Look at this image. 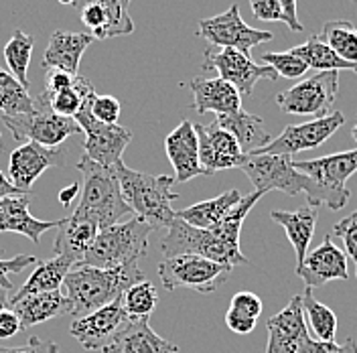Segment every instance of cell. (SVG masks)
I'll use <instances>...</instances> for the list:
<instances>
[{
	"label": "cell",
	"instance_id": "52",
	"mask_svg": "<svg viewBox=\"0 0 357 353\" xmlns=\"http://www.w3.org/2000/svg\"><path fill=\"white\" fill-rule=\"evenodd\" d=\"M77 193H79V183H73V185L66 187V189L59 193V201H61V205H63V207H69V203L75 199Z\"/></svg>",
	"mask_w": 357,
	"mask_h": 353
},
{
	"label": "cell",
	"instance_id": "11",
	"mask_svg": "<svg viewBox=\"0 0 357 353\" xmlns=\"http://www.w3.org/2000/svg\"><path fill=\"white\" fill-rule=\"evenodd\" d=\"M199 33L203 39H207L211 47H220V49H238L245 55H250V51L256 45L268 43L274 39V35L270 31L262 29H254L242 19L240 15V6L234 2L225 13L218 17H209V19H201Z\"/></svg>",
	"mask_w": 357,
	"mask_h": 353
},
{
	"label": "cell",
	"instance_id": "9",
	"mask_svg": "<svg viewBox=\"0 0 357 353\" xmlns=\"http://www.w3.org/2000/svg\"><path fill=\"white\" fill-rule=\"evenodd\" d=\"M292 167L311 176L323 191L325 205L333 211H339L351 197L347 189V179L357 173V149L311 160H292Z\"/></svg>",
	"mask_w": 357,
	"mask_h": 353
},
{
	"label": "cell",
	"instance_id": "16",
	"mask_svg": "<svg viewBox=\"0 0 357 353\" xmlns=\"http://www.w3.org/2000/svg\"><path fill=\"white\" fill-rule=\"evenodd\" d=\"M128 323H130V317L124 310L122 299H118L102 309L93 310L84 317H77L71 323L69 333H71V337H75L79 341V345L84 350L102 352L104 347L110 345L118 337V333L122 331Z\"/></svg>",
	"mask_w": 357,
	"mask_h": 353
},
{
	"label": "cell",
	"instance_id": "55",
	"mask_svg": "<svg viewBox=\"0 0 357 353\" xmlns=\"http://www.w3.org/2000/svg\"><path fill=\"white\" fill-rule=\"evenodd\" d=\"M59 4H66V6H71L73 4V0H57Z\"/></svg>",
	"mask_w": 357,
	"mask_h": 353
},
{
	"label": "cell",
	"instance_id": "27",
	"mask_svg": "<svg viewBox=\"0 0 357 353\" xmlns=\"http://www.w3.org/2000/svg\"><path fill=\"white\" fill-rule=\"evenodd\" d=\"M57 230L59 232L53 242L55 256H69L75 264H82L84 256L88 254V250L100 232V227L93 221L86 220L77 213L63 218Z\"/></svg>",
	"mask_w": 357,
	"mask_h": 353
},
{
	"label": "cell",
	"instance_id": "10",
	"mask_svg": "<svg viewBox=\"0 0 357 353\" xmlns=\"http://www.w3.org/2000/svg\"><path fill=\"white\" fill-rule=\"evenodd\" d=\"M339 96V71H319L276 96L278 108L290 116L325 118L335 112Z\"/></svg>",
	"mask_w": 357,
	"mask_h": 353
},
{
	"label": "cell",
	"instance_id": "45",
	"mask_svg": "<svg viewBox=\"0 0 357 353\" xmlns=\"http://www.w3.org/2000/svg\"><path fill=\"white\" fill-rule=\"evenodd\" d=\"M37 264V258L35 256H15V258H8V260H2L0 258V285L6 287L8 290H13V283L8 280L10 274H21L26 266Z\"/></svg>",
	"mask_w": 357,
	"mask_h": 353
},
{
	"label": "cell",
	"instance_id": "33",
	"mask_svg": "<svg viewBox=\"0 0 357 353\" xmlns=\"http://www.w3.org/2000/svg\"><path fill=\"white\" fill-rule=\"evenodd\" d=\"M319 39L329 45L343 61L357 67V27L354 22L345 19L327 21L319 33Z\"/></svg>",
	"mask_w": 357,
	"mask_h": 353
},
{
	"label": "cell",
	"instance_id": "30",
	"mask_svg": "<svg viewBox=\"0 0 357 353\" xmlns=\"http://www.w3.org/2000/svg\"><path fill=\"white\" fill-rule=\"evenodd\" d=\"M242 197L244 195L238 189H229L218 197L207 199V201H201L195 205H189L181 211H175V218L193 225V227H199V230H211L242 201Z\"/></svg>",
	"mask_w": 357,
	"mask_h": 353
},
{
	"label": "cell",
	"instance_id": "14",
	"mask_svg": "<svg viewBox=\"0 0 357 353\" xmlns=\"http://www.w3.org/2000/svg\"><path fill=\"white\" fill-rule=\"evenodd\" d=\"M345 122V116L335 110L325 118H314L305 124H290L276 138H272L266 147L254 151L252 155H284L292 156L303 151L319 149L327 142Z\"/></svg>",
	"mask_w": 357,
	"mask_h": 353
},
{
	"label": "cell",
	"instance_id": "22",
	"mask_svg": "<svg viewBox=\"0 0 357 353\" xmlns=\"http://www.w3.org/2000/svg\"><path fill=\"white\" fill-rule=\"evenodd\" d=\"M185 88L193 91L191 108L199 114L215 112L218 116L242 110L240 91L222 77H195Z\"/></svg>",
	"mask_w": 357,
	"mask_h": 353
},
{
	"label": "cell",
	"instance_id": "37",
	"mask_svg": "<svg viewBox=\"0 0 357 353\" xmlns=\"http://www.w3.org/2000/svg\"><path fill=\"white\" fill-rule=\"evenodd\" d=\"M93 89V86L89 84V80L86 77H77L75 84L71 88L63 89V91H57V93H45V100H47V106L49 110L57 116H63V118H75L77 112L82 110L88 93Z\"/></svg>",
	"mask_w": 357,
	"mask_h": 353
},
{
	"label": "cell",
	"instance_id": "51",
	"mask_svg": "<svg viewBox=\"0 0 357 353\" xmlns=\"http://www.w3.org/2000/svg\"><path fill=\"white\" fill-rule=\"evenodd\" d=\"M15 195H24V193H21V191H19V189L8 181V176L0 171V199L15 197Z\"/></svg>",
	"mask_w": 357,
	"mask_h": 353
},
{
	"label": "cell",
	"instance_id": "15",
	"mask_svg": "<svg viewBox=\"0 0 357 353\" xmlns=\"http://www.w3.org/2000/svg\"><path fill=\"white\" fill-rule=\"evenodd\" d=\"M132 0H73L82 22L96 41L132 35L134 21L128 13Z\"/></svg>",
	"mask_w": 357,
	"mask_h": 353
},
{
	"label": "cell",
	"instance_id": "18",
	"mask_svg": "<svg viewBox=\"0 0 357 353\" xmlns=\"http://www.w3.org/2000/svg\"><path fill=\"white\" fill-rule=\"evenodd\" d=\"M195 133L199 140V163L205 175H213L225 169H240L245 155L242 153L238 140L218 126V122L209 126L195 124Z\"/></svg>",
	"mask_w": 357,
	"mask_h": 353
},
{
	"label": "cell",
	"instance_id": "4",
	"mask_svg": "<svg viewBox=\"0 0 357 353\" xmlns=\"http://www.w3.org/2000/svg\"><path fill=\"white\" fill-rule=\"evenodd\" d=\"M240 169L254 185V191H260L264 195L268 191H282L292 197L305 193L311 207H319L325 203L321 187L311 176L292 167V156L245 155Z\"/></svg>",
	"mask_w": 357,
	"mask_h": 353
},
{
	"label": "cell",
	"instance_id": "53",
	"mask_svg": "<svg viewBox=\"0 0 357 353\" xmlns=\"http://www.w3.org/2000/svg\"><path fill=\"white\" fill-rule=\"evenodd\" d=\"M10 296H13V290L0 285V310L10 309Z\"/></svg>",
	"mask_w": 357,
	"mask_h": 353
},
{
	"label": "cell",
	"instance_id": "19",
	"mask_svg": "<svg viewBox=\"0 0 357 353\" xmlns=\"http://www.w3.org/2000/svg\"><path fill=\"white\" fill-rule=\"evenodd\" d=\"M266 353H298L301 343L309 337L303 296L294 294L290 303L266 321Z\"/></svg>",
	"mask_w": 357,
	"mask_h": 353
},
{
	"label": "cell",
	"instance_id": "3",
	"mask_svg": "<svg viewBox=\"0 0 357 353\" xmlns=\"http://www.w3.org/2000/svg\"><path fill=\"white\" fill-rule=\"evenodd\" d=\"M75 169H79L84 175V189H82L79 205L75 207L73 213L93 221L100 230L120 223L122 218L132 213V209L122 197L118 179L114 175L112 167L98 165L82 156Z\"/></svg>",
	"mask_w": 357,
	"mask_h": 353
},
{
	"label": "cell",
	"instance_id": "47",
	"mask_svg": "<svg viewBox=\"0 0 357 353\" xmlns=\"http://www.w3.org/2000/svg\"><path fill=\"white\" fill-rule=\"evenodd\" d=\"M79 75H71L61 69H45V93H57L71 88Z\"/></svg>",
	"mask_w": 357,
	"mask_h": 353
},
{
	"label": "cell",
	"instance_id": "6",
	"mask_svg": "<svg viewBox=\"0 0 357 353\" xmlns=\"http://www.w3.org/2000/svg\"><path fill=\"white\" fill-rule=\"evenodd\" d=\"M158 248L165 258L193 254L229 268L238 264H250V260L242 254V248L225 242L215 234V230H199L178 218H175L169 225L167 234L158 242Z\"/></svg>",
	"mask_w": 357,
	"mask_h": 353
},
{
	"label": "cell",
	"instance_id": "32",
	"mask_svg": "<svg viewBox=\"0 0 357 353\" xmlns=\"http://www.w3.org/2000/svg\"><path fill=\"white\" fill-rule=\"evenodd\" d=\"M292 55L305 61V66L314 71H341V69H351L357 73V67L343 61L333 49L319 39V35H311L305 43L296 45L290 49Z\"/></svg>",
	"mask_w": 357,
	"mask_h": 353
},
{
	"label": "cell",
	"instance_id": "35",
	"mask_svg": "<svg viewBox=\"0 0 357 353\" xmlns=\"http://www.w3.org/2000/svg\"><path fill=\"white\" fill-rule=\"evenodd\" d=\"M35 47V37L22 31H13L8 43L4 45V61L8 66V73H13L24 88H29V63Z\"/></svg>",
	"mask_w": 357,
	"mask_h": 353
},
{
	"label": "cell",
	"instance_id": "42",
	"mask_svg": "<svg viewBox=\"0 0 357 353\" xmlns=\"http://www.w3.org/2000/svg\"><path fill=\"white\" fill-rule=\"evenodd\" d=\"M298 353H357L356 339H345L343 343L337 341H317L311 335L301 343Z\"/></svg>",
	"mask_w": 357,
	"mask_h": 353
},
{
	"label": "cell",
	"instance_id": "49",
	"mask_svg": "<svg viewBox=\"0 0 357 353\" xmlns=\"http://www.w3.org/2000/svg\"><path fill=\"white\" fill-rule=\"evenodd\" d=\"M19 331H22V327L19 317L15 315V310H0V339H10V337H15Z\"/></svg>",
	"mask_w": 357,
	"mask_h": 353
},
{
	"label": "cell",
	"instance_id": "26",
	"mask_svg": "<svg viewBox=\"0 0 357 353\" xmlns=\"http://www.w3.org/2000/svg\"><path fill=\"white\" fill-rule=\"evenodd\" d=\"M96 39L89 33L55 31L43 53L45 69H61L71 75H79V61Z\"/></svg>",
	"mask_w": 357,
	"mask_h": 353
},
{
	"label": "cell",
	"instance_id": "13",
	"mask_svg": "<svg viewBox=\"0 0 357 353\" xmlns=\"http://www.w3.org/2000/svg\"><path fill=\"white\" fill-rule=\"evenodd\" d=\"M218 71L227 84L240 91V96H252L256 84L260 80H270L276 82L278 73L270 66L256 63L238 49H220V47H209L205 51V61H203V71Z\"/></svg>",
	"mask_w": 357,
	"mask_h": 353
},
{
	"label": "cell",
	"instance_id": "20",
	"mask_svg": "<svg viewBox=\"0 0 357 353\" xmlns=\"http://www.w3.org/2000/svg\"><path fill=\"white\" fill-rule=\"evenodd\" d=\"M296 274L309 288L323 287L333 280H349L347 254L335 246L331 236H327L321 246L305 256L303 264L296 266Z\"/></svg>",
	"mask_w": 357,
	"mask_h": 353
},
{
	"label": "cell",
	"instance_id": "28",
	"mask_svg": "<svg viewBox=\"0 0 357 353\" xmlns=\"http://www.w3.org/2000/svg\"><path fill=\"white\" fill-rule=\"evenodd\" d=\"M270 220L284 227L287 238L294 248L296 266L303 264V260L309 252L312 236H314V227H317V207L305 205V207H298L296 211L276 209L270 213Z\"/></svg>",
	"mask_w": 357,
	"mask_h": 353
},
{
	"label": "cell",
	"instance_id": "17",
	"mask_svg": "<svg viewBox=\"0 0 357 353\" xmlns=\"http://www.w3.org/2000/svg\"><path fill=\"white\" fill-rule=\"evenodd\" d=\"M66 167V153L61 149H47L37 142H24L17 147L8 158V181L24 195L31 193L33 183L47 169Z\"/></svg>",
	"mask_w": 357,
	"mask_h": 353
},
{
	"label": "cell",
	"instance_id": "43",
	"mask_svg": "<svg viewBox=\"0 0 357 353\" xmlns=\"http://www.w3.org/2000/svg\"><path fill=\"white\" fill-rule=\"evenodd\" d=\"M229 309L258 321V317L262 315L264 305H262V299H260L258 294H254V292H250V290H242V292H236V294H234Z\"/></svg>",
	"mask_w": 357,
	"mask_h": 353
},
{
	"label": "cell",
	"instance_id": "54",
	"mask_svg": "<svg viewBox=\"0 0 357 353\" xmlns=\"http://www.w3.org/2000/svg\"><path fill=\"white\" fill-rule=\"evenodd\" d=\"M351 136H354V140L357 142V120H356V124H354V130H351Z\"/></svg>",
	"mask_w": 357,
	"mask_h": 353
},
{
	"label": "cell",
	"instance_id": "46",
	"mask_svg": "<svg viewBox=\"0 0 357 353\" xmlns=\"http://www.w3.org/2000/svg\"><path fill=\"white\" fill-rule=\"evenodd\" d=\"M0 353H59V345L55 341H47L41 337H31L22 345L0 347Z\"/></svg>",
	"mask_w": 357,
	"mask_h": 353
},
{
	"label": "cell",
	"instance_id": "38",
	"mask_svg": "<svg viewBox=\"0 0 357 353\" xmlns=\"http://www.w3.org/2000/svg\"><path fill=\"white\" fill-rule=\"evenodd\" d=\"M122 303L130 319H149L158 305V292L149 280H140L124 292Z\"/></svg>",
	"mask_w": 357,
	"mask_h": 353
},
{
	"label": "cell",
	"instance_id": "8",
	"mask_svg": "<svg viewBox=\"0 0 357 353\" xmlns=\"http://www.w3.org/2000/svg\"><path fill=\"white\" fill-rule=\"evenodd\" d=\"M156 272L167 290L189 288L201 294H209V292H215L229 278L231 268L211 262L201 256L183 254V256L165 258L158 264Z\"/></svg>",
	"mask_w": 357,
	"mask_h": 353
},
{
	"label": "cell",
	"instance_id": "23",
	"mask_svg": "<svg viewBox=\"0 0 357 353\" xmlns=\"http://www.w3.org/2000/svg\"><path fill=\"white\" fill-rule=\"evenodd\" d=\"M29 195H15V197L0 199V234L13 232L26 236L31 242L39 243L41 236L49 230H57L61 220L43 221L37 220L29 211Z\"/></svg>",
	"mask_w": 357,
	"mask_h": 353
},
{
	"label": "cell",
	"instance_id": "39",
	"mask_svg": "<svg viewBox=\"0 0 357 353\" xmlns=\"http://www.w3.org/2000/svg\"><path fill=\"white\" fill-rule=\"evenodd\" d=\"M262 63L270 66L278 77H287V80H296V77H303L309 67L305 66L303 59H298L296 55H292L290 51L284 53H264L262 55Z\"/></svg>",
	"mask_w": 357,
	"mask_h": 353
},
{
	"label": "cell",
	"instance_id": "12",
	"mask_svg": "<svg viewBox=\"0 0 357 353\" xmlns=\"http://www.w3.org/2000/svg\"><path fill=\"white\" fill-rule=\"evenodd\" d=\"M88 98H86L82 110L77 112V116H75V122L79 124L82 133L86 134L84 156L93 160V163H98V165L114 167V165H118L122 160V153L130 144L132 133L128 128L120 126V124H102V122L93 120V116L89 114Z\"/></svg>",
	"mask_w": 357,
	"mask_h": 353
},
{
	"label": "cell",
	"instance_id": "36",
	"mask_svg": "<svg viewBox=\"0 0 357 353\" xmlns=\"http://www.w3.org/2000/svg\"><path fill=\"white\" fill-rule=\"evenodd\" d=\"M303 309L305 317L309 319L311 333L317 337V341H335L337 335V315L327 305L319 303L312 296L311 288H307L303 294Z\"/></svg>",
	"mask_w": 357,
	"mask_h": 353
},
{
	"label": "cell",
	"instance_id": "7",
	"mask_svg": "<svg viewBox=\"0 0 357 353\" xmlns=\"http://www.w3.org/2000/svg\"><path fill=\"white\" fill-rule=\"evenodd\" d=\"M35 112L19 114V116H2L4 126L10 130L15 140L37 142L47 149H59L69 136L82 133L75 118H63L49 110L45 96L33 98Z\"/></svg>",
	"mask_w": 357,
	"mask_h": 353
},
{
	"label": "cell",
	"instance_id": "56",
	"mask_svg": "<svg viewBox=\"0 0 357 353\" xmlns=\"http://www.w3.org/2000/svg\"><path fill=\"white\" fill-rule=\"evenodd\" d=\"M349 2H351V4H357V0H349Z\"/></svg>",
	"mask_w": 357,
	"mask_h": 353
},
{
	"label": "cell",
	"instance_id": "44",
	"mask_svg": "<svg viewBox=\"0 0 357 353\" xmlns=\"http://www.w3.org/2000/svg\"><path fill=\"white\" fill-rule=\"evenodd\" d=\"M252 15L264 22H287L282 6L278 0H250Z\"/></svg>",
	"mask_w": 357,
	"mask_h": 353
},
{
	"label": "cell",
	"instance_id": "40",
	"mask_svg": "<svg viewBox=\"0 0 357 353\" xmlns=\"http://www.w3.org/2000/svg\"><path fill=\"white\" fill-rule=\"evenodd\" d=\"M88 106L93 120H98L102 124H118V118H120V110L122 108H120V102L114 96H100L93 89L89 93Z\"/></svg>",
	"mask_w": 357,
	"mask_h": 353
},
{
	"label": "cell",
	"instance_id": "25",
	"mask_svg": "<svg viewBox=\"0 0 357 353\" xmlns=\"http://www.w3.org/2000/svg\"><path fill=\"white\" fill-rule=\"evenodd\" d=\"M10 309L19 317L22 329H29L45 321L69 315L71 305L61 290H51V292H35L21 299H13Z\"/></svg>",
	"mask_w": 357,
	"mask_h": 353
},
{
	"label": "cell",
	"instance_id": "48",
	"mask_svg": "<svg viewBox=\"0 0 357 353\" xmlns=\"http://www.w3.org/2000/svg\"><path fill=\"white\" fill-rule=\"evenodd\" d=\"M225 325L229 327V331H234L236 335H248L256 329V319H250L245 315H240L236 310L227 309L225 313Z\"/></svg>",
	"mask_w": 357,
	"mask_h": 353
},
{
	"label": "cell",
	"instance_id": "31",
	"mask_svg": "<svg viewBox=\"0 0 357 353\" xmlns=\"http://www.w3.org/2000/svg\"><path fill=\"white\" fill-rule=\"evenodd\" d=\"M75 266V262L69 256H53L51 260L37 262L35 270L29 274V278L13 296V299H21L26 294H35V292H51V290H61L63 280L69 274V270Z\"/></svg>",
	"mask_w": 357,
	"mask_h": 353
},
{
	"label": "cell",
	"instance_id": "50",
	"mask_svg": "<svg viewBox=\"0 0 357 353\" xmlns=\"http://www.w3.org/2000/svg\"><path fill=\"white\" fill-rule=\"evenodd\" d=\"M282 6V13L287 17V27L294 33L303 31V22L298 21V13H296V0H278Z\"/></svg>",
	"mask_w": 357,
	"mask_h": 353
},
{
	"label": "cell",
	"instance_id": "1",
	"mask_svg": "<svg viewBox=\"0 0 357 353\" xmlns=\"http://www.w3.org/2000/svg\"><path fill=\"white\" fill-rule=\"evenodd\" d=\"M140 280H144V274L138 268V262L118 268L75 264L63 280V294L71 305L69 315L84 317L102 309L122 299L124 292Z\"/></svg>",
	"mask_w": 357,
	"mask_h": 353
},
{
	"label": "cell",
	"instance_id": "2",
	"mask_svg": "<svg viewBox=\"0 0 357 353\" xmlns=\"http://www.w3.org/2000/svg\"><path fill=\"white\" fill-rule=\"evenodd\" d=\"M112 169L118 179L122 197L134 216L149 223L153 230H169L175 220L173 201L178 199V193L173 191L175 176L146 175L128 169L122 160Z\"/></svg>",
	"mask_w": 357,
	"mask_h": 353
},
{
	"label": "cell",
	"instance_id": "5",
	"mask_svg": "<svg viewBox=\"0 0 357 353\" xmlns=\"http://www.w3.org/2000/svg\"><path fill=\"white\" fill-rule=\"evenodd\" d=\"M151 232L153 227L138 218L104 227L98 232L82 264L96 268H118L138 262V258H142L149 250Z\"/></svg>",
	"mask_w": 357,
	"mask_h": 353
},
{
	"label": "cell",
	"instance_id": "34",
	"mask_svg": "<svg viewBox=\"0 0 357 353\" xmlns=\"http://www.w3.org/2000/svg\"><path fill=\"white\" fill-rule=\"evenodd\" d=\"M0 112L2 116H19V114H33L35 102L29 93V88H24L21 82L4 71L0 67Z\"/></svg>",
	"mask_w": 357,
	"mask_h": 353
},
{
	"label": "cell",
	"instance_id": "24",
	"mask_svg": "<svg viewBox=\"0 0 357 353\" xmlns=\"http://www.w3.org/2000/svg\"><path fill=\"white\" fill-rule=\"evenodd\" d=\"M178 347L151 327L149 319H130L102 353H177Z\"/></svg>",
	"mask_w": 357,
	"mask_h": 353
},
{
	"label": "cell",
	"instance_id": "41",
	"mask_svg": "<svg viewBox=\"0 0 357 353\" xmlns=\"http://www.w3.org/2000/svg\"><path fill=\"white\" fill-rule=\"evenodd\" d=\"M335 238L343 240L345 246V254L347 258H351V262L356 264L357 274V211H354L351 216L343 218L341 221H337L333 227Z\"/></svg>",
	"mask_w": 357,
	"mask_h": 353
},
{
	"label": "cell",
	"instance_id": "21",
	"mask_svg": "<svg viewBox=\"0 0 357 353\" xmlns=\"http://www.w3.org/2000/svg\"><path fill=\"white\" fill-rule=\"evenodd\" d=\"M165 153L175 169V183H187L205 175L199 163V140L191 120L183 118L177 128L165 138Z\"/></svg>",
	"mask_w": 357,
	"mask_h": 353
},
{
	"label": "cell",
	"instance_id": "29",
	"mask_svg": "<svg viewBox=\"0 0 357 353\" xmlns=\"http://www.w3.org/2000/svg\"><path fill=\"white\" fill-rule=\"evenodd\" d=\"M218 126L227 130L231 134L242 153L244 155H252L254 151H260L262 147H266L272 140L270 134L264 128V120L256 114H248L244 110L234 112V114H225V116H218Z\"/></svg>",
	"mask_w": 357,
	"mask_h": 353
}]
</instances>
